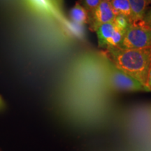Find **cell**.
Instances as JSON below:
<instances>
[{"label": "cell", "mask_w": 151, "mask_h": 151, "mask_svg": "<svg viewBox=\"0 0 151 151\" xmlns=\"http://www.w3.org/2000/svg\"><path fill=\"white\" fill-rule=\"evenodd\" d=\"M107 52L109 59L118 69L146 86L151 62V48L124 49L116 47L107 49Z\"/></svg>", "instance_id": "cell-1"}, {"label": "cell", "mask_w": 151, "mask_h": 151, "mask_svg": "<svg viewBox=\"0 0 151 151\" xmlns=\"http://www.w3.org/2000/svg\"><path fill=\"white\" fill-rule=\"evenodd\" d=\"M106 60V69L109 85L113 90L123 92H150L146 86L118 69L109 57Z\"/></svg>", "instance_id": "cell-2"}, {"label": "cell", "mask_w": 151, "mask_h": 151, "mask_svg": "<svg viewBox=\"0 0 151 151\" xmlns=\"http://www.w3.org/2000/svg\"><path fill=\"white\" fill-rule=\"evenodd\" d=\"M118 47L124 49L151 48V30L141 22H132L124 32Z\"/></svg>", "instance_id": "cell-3"}, {"label": "cell", "mask_w": 151, "mask_h": 151, "mask_svg": "<svg viewBox=\"0 0 151 151\" xmlns=\"http://www.w3.org/2000/svg\"><path fill=\"white\" fill-rule=\"evenodd\" d=\"M125 32L113 21L102 24L96 31L99 46L106 49L118 47Z\"/></svg>", "instance_id": "cell-4"}, {"label": "cell", "mask_w": 151, "mask_h": 151, "mask_svg": "<svg viewBox=\"0 0 151 151\" xmlns=\"http://www.w3.org/2000/svg\"><path fill=\"white\" fill-rule=\"evenodd\" d=\"M116 16V14L111 6L110 1L101 0L99 4L89 14L90 29L96 32L102 24L113 22Z\"/></svg>", "instance_id": "cell-5"}, {"label": "cell", "mask_w": 151, "mask_h": 151, "mask_svg": "<svg viewBox=\"0 0 151 151\" xmlns=\"http://www.w3.org/2000/svg\"><path fill=\"white\" fill-rule=\"evenodd\" d=\"M26 3L35 11L45 14L57 15L60 9L57 8L51 0H25Z\"/></svg>", "instance_id": "cell-6"}, {"label": "cell", "mask_w": 151, "mask_h": 151, "mask_svg": "<svg viewBox=\"0 0 151 151\" xmlns=\"http://www.w3.org/2000/svg\"><path fill=\"white\" fill-rule=\"evenodd\" d=\"M132 15V22H140L146 14L148 7L146 0H128Z\"/></svg>", "instance_id": "cell-7"}, {"label": "cell", "mask_w": 151, "mask_h": 151, "mask_svg": "<svg viewBox=\"0 0 151 151\" xmlns=\"http://www.w3.org/2000/svg\"><path fill=\"white\" fill-rule=\"evenodd\" d=\"M69 16L73 22L81 25L89 22V13L83 6L78 2H76L71 9Z\"/></svg>", "instance_id": "cell-8"}, {"label": "cell", "mask_w": 151, "mask_h": 151, "mask_svg": "<svg viewBox=\"0 0 151 151\" xmlns=\"http://www.w3.org/2000/svg\"><path fill=\"white\" fill-rule=\"evenodd\" d=\"M110 4L116 15L126 17L132 23V11L128 0H112Z\"/></svg>", "instance_id": "cell-9"}, {"label": "cell", "mask_w": 151, "mask_h": 151, "mask_svg": "<svg viewBox=\"0 0 151 151\" xmlns=\"http://www.w3.org/2000/svg\"><path fill=\"white\" fill-rule=\"evenodd\" d=\"M113 22H114L119 27L121 28L122 29L125 30V31L129 26V24H131V22H130L126 17L121 16V15H116V18H115Z\"/></svg>", "instance_id": "cell-10"}, {"label": "cell", "mask_w": 151, "mask_h": 151, "mask_svg": "<svg viewBox=\"0 0 151 151\" xmlns=\"http://www.w3.org/2000/svg\"><path fill=\"white\" fill-rule=\"evenodd\" d=\"M101 1V0H81V2L84 8L90 14L99 4Z\"/></svg>", "instance_id": "cell-11"}, {"label": "cell", "mask_w": 151, "mask_h": 151, "mask_svg": "<svg viewBox=\"0 0 151 151\" xmlns=\"http://www.w3.org/2000/svg\"><path fill=\"white\" fill-rule=\"evenodd\" d=\"M140 22L143 26L151 30V9L147 10L143 20Z\"/></svg>", "instance_id": "cell-12"}, {"label": "cell", "mask_w": 151, "mask_h": 151, "mask_svg": "<svg viewBox=\"0 0 151 151\" xmlns=\"http://www.w3.org/2000/svg\"><path fill=\"white\" fill-rule=\"evenodd\" d=\"M146 87L148 88L149 91L151 92V62L150 65V67H149V69H148V77H147V81H146Z\"/></svg>", "instance_id": "cell-13"}, {"label": "cell", "mask_w": 151, "mask_h": 151, "mask_svg": "<svg viewBox=\"0 0 151 151\" xmlns=\"http://www.w3.org/2000/svg\"><path fill=\"white\" fill-rule=\"evenodd\" d=\"M52 2L55 5V6L57 8H58L59 9H61L62 5V1L63 0H51Z\"/></svg>", "instance_id": "cell-14"}, {"label": "cell", "mask_w": 151, "mask_h": 151, "mask_svg": "<svg viewBox=\"0 0 151 151\" xmlns=\"http://www.w3.org/2000/svg\"><path fill=\"white\" fill-rule=\"evenodd\" d=\"M3 106H4V102L2 101V99H1V97H0V109L2 108Z\"/></svg>", "instance_id": "cell-15"}, {"label": "cell", "mask_w": 151, "mask_h": 151, "mask_svg": "<svg viewBox=\"0 0 151 151\" xmlns=\"http://www.w3.org/2000/svg\"><path fill=\"white\" fill-rule=\"evenodd\" d=\"M147 1V3H148V4H151V0H146Z\"/></svg>", "instance_id": "cell-16"}, {"label": "cell", "mask_w": 151, "mask_h": 151, "mask_svg": "<svg viewBox=\"0 0 151 151\" xmlns=\"http://www.w3.org/2000/svg\"><path fill=\"white\" fill-rule=\"evenodd\" d=\"M107 1H112V0H107Z\"/></svg>", "instance_id": "cell-17"}]
</instances>
